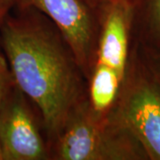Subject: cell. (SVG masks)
<instances>
[{"instance_id": "obj_2", "label": "cell", "mask_w": 160, "mask_h": 160, "mask_svg": "<svg viewBox=\"0 0 160 160\" xmlns=\"http://www.w3.org/2000/svg\"><path fill=\"white\" fill-rule=\"evenodd\" d=\"M135 10L131 4H116L98 12L97 46L87 78V103L97 119L109 118L119 95L133 43Z\"/></svg>"}, {"instance_id": "obj_1", "label": "cell", "mask_w": 160, "mask_h": 160, "mask_svg": "<svg viewBox=\"0 0 160 160\" xmlns=\"http://www.w3.org/2000/svg\"><path fill=\"white\" fill-rule=\"evenodd\" d=\"M0 46L15 85L39 111L50 148L70 112L87 97L73 49L46 14L14 7L1 26Z\"/></svg>"}, {"instance_id": "obj_6", "label": "cell", "mask_w": 160, "mask_h": 160, "mask_svg": "<svg viewBox=\"0 0 160 160\" xmlns=\"http://www.w3.org/2000/svg\"><path fill=\"white\" fill-rule=\"evenodd\" d=\"M14 8H35L57 25L72 47L87 82L97 46L98 13L80 0H14Z\"/></svg>"}, {"instance_id": "obj_12", "label": "cell", "mask_w": 160, "mask_h": 160, "mask_svg": "<svg viewBox=\"0 0 160 160\" xmlns=\"http://www.w3.org/2000/svg\"><path fill=\"white\" fill-rule=\"evenodd\" d=\"M0 160H4V159H3V154H2V150H1V146H0Z\"/></svg>"}, {"instance_id": "obj_3", "label": "cell", "mask_w": 160, "mask_h": 160, "mask_svg": "<svg viewBox=\"0 0 160 160\" xmlns=\"http://www.w3.org/2000/svg\"><path fill=\"white\" fill-rule=\"evenodd\" d=\"M50 160H149L142 144L118 120L97 119L87 97L66 120L50 144Z\"/></svg>"}, {"instance_id": "obj_9", "label": "cell", "mask_w": 160, "mask_h": 160, "mask_svg": "<svg viewBox=\"0 0 160 160\" xmlns=\"http://www.w3.org/2000/svg\"><path fill=\"white\" fill-rule=\"evenodd\" d=\"M139 46L150 73L160 87V50H146L140 45Z\"/></svg>"}, {"instance_id": "obj_5", "label": "cell", "mask_w": 160, "mask_h": 160, "mask_svg": "<svg viewBox=\"0 0 160 160\" xmlns=\"http://www.w3.org/2000/svg\"><path fill=\"white\" fill-rule=\"evenodd\" d=\"M0 146L4 160H50L43 118L16 85L0 109Z\"/></svg>"}, {"instance_id": "obj_10", "label": "cell", "mask_w": 160, "mask_h": 160, "mask_svg": "<svg viewBox=\"0 0 160 160\" xmlns=\"http://www.w3.org/2000/svg\"><path fill=\"white\" fill-rule=\"evenodd\" d=\"M92 11L98 13L101 10L116 4H131L137 7L140 0H80Z\"/></svg>"}, {"instance_id": "obj_7", "label": "cell", "mask_w": 160, "mask_h": 160, "mask_svg": "<svg viewBox=\"0 0 160 160\" xmlns=\"http://www.w3.org/2000/svg\"><path fill=\"white\" fill-rule=\"evenodd\" d=\"M133 38L146 50H160V0H140L135 10Z\"/></svg>"}, {"instance_id": "obj_8", "label": "cell", "mask_w": 160, "mask_h": 160, "mask_svg": "<svg viewBox=\"0 0 160 160\" xmlns=\"http://www.w3.org/2000/svg\"><path fill=\"white\" fill-rule=\"evenodd\" d=\"M15 83L4 53L0 52V109Z\"/></svg>"}, {"instance_id": "obj_4", "label": "cell", "mask_w": 160, "mask_h": 160, "mask_svg": "<svg viewBox=\"0 0 160 160\" xmlns=\"http://www.w3.org/2000/svg\"><path fill=\"white\" fill-rule=\"evenodd\" d=\"M109 117L142 144L149 160H160V87L134 40L126 77Z\"/></svg>"}, {"instance_id": "obj_11", "label": "cell", "mask_w": 160, "mask_h": 160, "mask_svg": "<svg viewBox=\"0 0 160 160\" xmlns=\"http://www.w3.org/2000/svg\"><path fill=\"white\" fill-rule=\"evenodd\" d=\"M14 0H0V29L6 16L14 7ZM2 52L0 46V52Z\"/></svg>"}]
</instances>
